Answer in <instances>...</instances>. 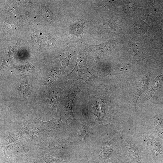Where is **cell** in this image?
I'll return each instance as SVG.
<instances>
[{"label":"cell","mask_w":163,"mask_h":163,"mask_svg":"<svg viewBox=\"0 0 163 163\" xmlns=\"http://www.w3.org/2000/svg\"><path fill=\"white\" fill-rule=\"evenodd\" d=\"M39 148L53 156H65L82 152L70 128L46 135Z\"/></svg>","instance_id":"obj_1"},{"label":"cell","mask_w":163,"mask_h":163,"mask_svg":"<svg viewBox=\"0 0 163 163\" xmlns=\"http://www.w3.org/2000/svg\"><path fill=\"white\" fill-rule=\"evenodd\" d=\"M70 124L72 131L82 151L86 153L94 141L97 124L81 120H74Z\"/></svg>","instance_id":"obj_2"},{"label":"cell","mask_w":163,"mask_h":163,"mask_svg":"<svg viewBox=\"0 0 163 163\" xmlns=\"http://www.w3.org/2000/svg\"><path fill=\"white\" fill-rule=\"evenodd\" d=\"M23 133L24 138L30 144L39 148L43 137L38 119L36 116L34 119H29L15 123Z\"/></svg>","instance_id":"obj_3"},{"label":"cell","mask_w":163,"mask_h":163,"mask_svg":"<svg viewBox=\"0 0 163 163\" xmlns=\"http://www.w3.org/2000/svg\"><path fill=\"white\" fill-rule=\"evenodd\" d=\"M67 79H80L85 81L90 87H94L99 82V78L92 75L89 71L86 60L81 55L78 58L72 70L66 75Z\"/></svg>","instance_id":"obj_4"},{"label":"cell","mask_w":163,"mask_h":163,"mask_svg":"<svg viewBox=\"0 0 163 163\" xmlns=\"http://www.w3.org/2000/svg\"><path fill=\"white\" fill-rule=\"evenodd\" d=\"M38 147L28 142L24 138L18 142L7 145L2 149L6 157L24 158L30 153L38 150Z\"/></svg>","instance_id":"obj_5"},{"label":"cell","mask_w":163,"mask_h":163,"mask_svg":"<svg viewBox=\"0 0 163 163\" xmlns=\"http://www.w3.org/2000/svg\"><path fill=\"white\" fill-rule=\"evenodd\" d=\"M85 88L83 85L74 83L68 89L65 97L63 105V110L65 113L64 116L72 119L75 117L73 114L72 106L75 96L79 92L83 91Z\"/></svg>","instance_id":"obj_6"},{"label":"cell","mask_w":163,"mask_h":163,"mask_svg":"<svg viewBox=\"0 0 163 163\" xmlns=\"http://www.w3.org/2000/svg\"><path fill=\"white\" fill-rule=\"evenodd\" d=\"M61 119V117L59 119L53 117L50 120L44 121L38 119L39 123L44 137L49 134L57 133L70 128V124L67 123L68 119L66 120V123H65Z\"/></svg>","instance_id":"obj_7"},{"label":"cell","mask_w":163,"mask_h":163,"mask_svg":"<svg viewBox=\"0 0 163 163\" xmlns=\"http://www.w3.org/2000/svg\"><path fill=\"white\" fill-rule=\"evenodd\" d=\"M65 87V84L56 86L50 88L46 99L48 111L53 118L57 116L56 109L59 97Z\"/></svg>","instance_id":"obj_8"},{"label":"cell","mask_w":163,"mask_h":163,"mask_svg":"<svg viewBox=\"0 0 163 163\" xmlns=\"http://www.w3.org/2000/svg\"><path fill=\"white\" fill-rule=\"evenodd\" d=\"M17 127L16 129L11 130L7 137L1 143V149L10 144L24 138L23 133L17 126Z\"/></svg>","instance_id":"obj_9"},{"label":"cell","mask_w":163,"mask_h":163,"mask_svg":"<svg viewBox=\"0 0 163 163\" xmlns=\"http://www.w3.org/2000/svg\"><path fill=\"white\" fill-rule=\"evenodd\" d=\"M76 53L74 52L69 51L62 53L57 57L59 59L61 66L60 68V74L66 75L65 70L66 67L69 65L71 58Z\"/></svg>","instance_id":"obj_10"},{"label":"cell","mask_w":163,"mask_h":163,"mask_svg":"<svg viewBox=\"0 0 163 163\" xmlns=\"http://www.w3.org/2000/svg\"><path fill=\"white\" fill-rule=\"evenodd\" d=\"M110 44L105 43L98 45H88L91 51L93 53L101 55L106 53L109 51L110 47Z\"/></svg>","instance_id":"obj_11"},{"label":"cell","mask_w":163,"mask_h":163,"mask_svg":"<svg viewBox=\"0 0 163 163\" xmlns=\"http://www.w3.org/2000/svg\"><path fill=\"white\" fill-rule=\"evenodd\" d=\"M39 151L41 158L45 163H71L54 157L41 149H40Z\"/></svg>","instance_id":"obj_12"},{"label":"cell","mask_w":163,"mask_h":163,"mask_svg":"<svg viewBox=\"0 0 163 163\" xmlns=\"http://www.w3.org/2000/svg\"><path fill=\"white\" fill-rule=\"evenodd\" d=\"M147 75L143 77L141 80V86L138 87V88L136 90V96L133 101V104L134 107L136 106L137 100L139 96L143 91H145L148 84V79Z\"/></svg>","instance_id":"obj_13"},{"label":"cell","mask_w":163,"mask_h":163,"mask_svg":"<svg viewBox=\"0 0 163 163\" xmlns=\"http://www.w3.org/2000/svg\"><path fill=\"white\" fill-rule=\"evenodd\" d=\"M19 91L23 97L27 98L28 97L32 90L30 84L26 82L22 83L19 87Z\"/></svg>","instance_id":"obj_14"},{"label":"cell","mask_w":163,"mask_h":163,"mask_svg":"<svg viewBox=\"0 0 163 163\" xmlns=\"http://www.w3.org/2000/svg\"><path fill=\"white\" fill-rule=\"evenodd\" d=\"M60 73V70L58 69L54 68L51 69L45 80V83L47 85H50L53 81L58 78Z\"/></svg>","instance_id":"obj_15"},{"label":"cell","mask_w":163,"mask_h":163,"mask_svg":"<svg viewBox=\"0 0 163 163\" xmlns=\"http://www.w3.org/2000/svg\"><path fill=\"white\" fill-rule=\"evenodd\" d=\"M154 118L157 131L163 139V118L158 115L155 116Z\"/></svg>","instance_id":"obj_16"},{"label":"cell","mask_w":163,"mask_h":163,"mask_svg":"<svg viewBox=\"0 0 163 163\" xmlns=\"http://www.w3.org/2000/svg\"><path fill=\"white\" fill-rule=\"evenodd\" d=\"M148 144L154 152L157 154H161L162 150L157 141L154 139L151 138L148 141Z\"/></svg>","instance_id":"obj_17"},{"label":"cell","mask_w":163,"mask_h":163,"mask_svg":"<svg viewBox=\"0 0 163 163\" xmlns=\"http://www.w3.org/2000/svg\"><path fill=\"white\" fill-rule=\"evenodd\" d=\"M129 154L130 156L134 160L139 161L140 156L136 149L133 145L129 146Z\"/></svg>","instance_id":"obj_18"},{"label":"cell","mask_w":163,"mask_h":163,"mask_svg":"<svg viewBox=\"0 0 163 163\" xmlns=\"http://www.w3.org/2000/svg\"></svg>","instance_id":"obj_19"}]
</instances>
